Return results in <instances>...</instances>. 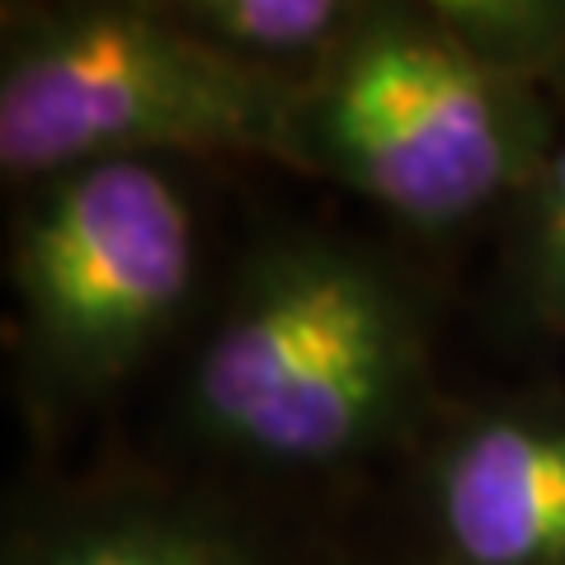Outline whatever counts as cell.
Returning a JSON list of instances; mask_svg holds the SVG:
<instances>
[{
  "mask_svg": "<svg viewBox=\"0 0 565 565\" xmlns=\"http://www.w3.org/2000/svg\"><path fill=\"white\" fill-rule=\"evenodd\" d=\"M438 297L415 259L269 222L226 264L180 377V438L269 500L405 462L438 411Z\"/></svg>",
  "mask_w": 565,
  "mask_h": 565,
  "instance_id": "6da1fadb",
  "label": "cell"
},
{
  "mask_svg": "<svg viewBox=\"0 0 565 565\" xmlns=\"http://www.w3.org/2000/svg\"><path fill=\"white\" fill-rule=\"evenodd\" d=\"M199 170L99 161L14 193L6 344L39 444L95 419L207 311Z\"/></svg>",
  "mask_w": 565,
  "mask_h": 565,
  "instance_id": "7a4b0ae2",
  "label": "cell"
},
{
  "mask_svg": "<svg viewBox=\"0 0 565 565\" xmlns=\"http://www.w3.org/2000/svg\"><path fill=\"white\" fill-rule=\"evenodd\" d=\"M99 161L297 166V90L199 43L161 0L6 6L0 180L10 193Z\"/></svg>",
  "mask_w": 565,
  "mask_h": 565,
  "instance_id": "3957f363",
  "label": "cell"
},
{
  "mask_svg": "<svg viewBox=\"0 0 565 565\" xmlns=\"http://www.w3.org/2000/svg\"><path fill=\"white\" fill-rule=\"evenodd\" d=\"M556 95L509 81L429 0H373L363 29L297 90V166L419 241L500 222L561 141Z\"/></svg>",
  "mask_w": 565,
  "mask_h": 565,
  "instance_id": "277c9868",
  "label": "cell"
},
{
  "mask_svg": "<svg viewBox=\"0 0 565 565\" xmlns=\"http://www.w3.org/2000/svg\"><path fill=\"white\" fill-rule=\"evenodd\" d=\"M401 467L424 561L565 565L561 382L444 396Z\"/></svg>",
  "mask_w": 565,
  "mask_h": 565,
  "instance_id": "5b68a950",
  "label": "cell"
},
{
  "mask_svg": "<svg viewBox=\"0 0 565 565\" xmlns=\"http://www.w3.org/2000/svg\"><path fill=\"white\" fill-rule=\"evenodd\" d=\"M278 509L207 471L47 476L10 500L0 565H307Z\"/></svg>",
  "mask_w": 565,
  "mask_h": 565,
  "instance_id": "8992f818",
  "label": "cell"
},
{
  "mask_svg": "<svg viewBox=\"0 0 565 565\" xmlns=\"http://www.w3.org/2000/svg\"><path fill=\"white\" fill-rule=\"evenodd\" d=\"M199 43L255 76L302 90L363 29L373 0H161Z\"/></svg>",
  "mask_w": 565,
  "mask_h": 565,
  "instance_id": "52a82bcc",
  "label": "cell"
},
{
  "mask_svg": "<svg viewBox=\"0 0 565 565\" xmlns=\"http://www.w3.org/2000/svg\"><path fill=\"white\" fill-rule=\"evenodd\" d=\"M490 302L514 340H565V132L500 217Z\"/></svg>",
  "mask_w": 565,
  "mask_h": 565,
  "instance_id": "ba28073f",
  "label": "cell"
},
{
  "mask_svg": "<svg viewBox=\"0 0 565 565\" xmlns=\"http://www.w3.org/2000/svg\"><path fill=\"white\" fill-rule=\"evenodd\" d=\"M429 6L476 62L533 90L565 95V0H429Z\"/></svg>",
  "mask_w": 565,
  "mask_h": 565,
  "instance_id": "9c48e42d",
  "label": "cell"
},
{
  "mask_svg": "<svg viewBox=\"0 0 565 565\" xmlns=\"http://www.w3.org/2000/svg\"><path fill=\"white\" fill-rule=\"evenodd\" d=\"M396 565H434V561H424V556H419V552H415V546H411V552H405V556H401V561H396Z\"/></svg>",
  "mask_w": 565,
  "mask_h": 565,
  "instance_id": "30bf717a",
  "label": "cell"
}]
</instances>
